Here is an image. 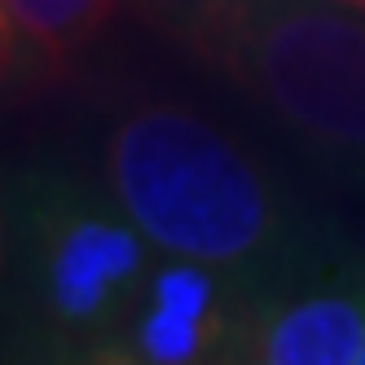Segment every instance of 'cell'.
<instances>
[{"mask_svg": "<svg viewBox=\"0 0 365 365\" xmlns=\"http://www.w3.org/2000/svg\"><path fill=\"white\" fill-rule=\"evenodd\" d=\"M176 31L295 145L365 172V14L334 0H176Z\"/></svg>", "mask_w": 365, "mask_h": 365, "instance_id": "obj_3", "label": "cell"}, {"mask_svg": "<svg viewBox=\"0 0 365 365\" xmlns=\"http://www.w3.org/2000/svg\"><path fill=\"white\" fill-rule=\"evenodd\" d=\"M361 176H365V172H361Z\"/></svg>", "mask_w": 365, "mask_h": 365, "instance_id": "obj_11", "label": "cell"}, {"mask_svg": "<svg viewBox=\"0 0 365 365\" xmlns=\"http://www.w3.org/2000/svg\"><path fill=\"white\" fill-rule=\"evenodd\" d=\"M247 286L185 255H154L145 286L110 339V365H216L238 361Z\"/></svg>", "mask_w": 365, "mask_h": 365, "instance_id": "obj_5", "label": "cell"}, {"mask_svg": "<svg viewBox=\"0 0 365 365\" xmlns=\"http://www.w3.org/2000/svg\"><path fill=\"white\" fill-rule=\"evenodd\" d=\"M154 255L106 180L53 159H31L9 176V282L0 312L31 352L101 361Z\"/></svg>", "mask_w": 365, "mask_h": 365, "instance_id": "obj_2", "label": "cell"}, {"mask_svg": "<svg viewBox=\"0 0 365 365\" xmlns=\"http://www.w3.org/2000/svg\"><path fill=\"white\" fill-rule=\"evenodd\" d=\"M334 5H344V9H356V14H365V0H334Z\"/></svg>", "mask_w": 365, "mask_h": 365, "instance_id": "obj_9", "label": "cell"}, {"mask_svg": "<svg viewBox=\"0 0 365 365\" xmlns=\"http://www.w3.org/2000/svg\"><path fill=\"white\" fill-rule=\"evenodd\" d=\"M101 180L154 251L202 259L247 291L334 247L238 137L176 101L110 119Z\"/></svg>", "mask_w": 365, "mask_h": 365, "instance_id": "obj_1", "label": "cell"}, {"mask_svg": "<svg viewBox=\"0 0 365 365\" xmlns=\"http://www.w3.org/2000/svg\"><path fill=\"white\" fill-rule=\"evenodd\" d=\"M27 58L62 66L97 40L119 0H5Z\"/></svg>", "mask_w": 365, "mask_h": 365, "instance_id": "obj_6", "label": "cell"}, {"mask_svg": "<svg viewBox=\"0 0 365 365\" xmlns=\"http://www.w3.org/2000/svg\"><path fill=\"white\" fill-rule=\"evenodd\" d=\"M22 58H27V44H22V36H18V27H14L9 5L0 0V88L9 84V75L18 71Z\"/></svg>", "mask_w": 365, "mask_h": 365, "instance_id": "obj_7", "label": "cell"}, {"mask_svg": "<svg viewBox=\"0 0 365 365\" xmlns=\"http://www.w3.org/2000/svg\"><path fill=\"white\" fill-rule=\"evenodd\" d=\"M9 282V180H0V304Z\"/></svg>", "mask_w": 365, "mask_h": 365, "instance_id": "obj_8", "label": "cell"}, {"mask_svg": "<svg viewBox=\"0 0 365 365\" xmlns=\"http://www.w3.org/2000/svg\"><path fill=\"white\" fill-rule=\"evenodd\" d=\"M365 255L326 247L308 264L247 291L238 361L251 365H361Z\"/></svg>", "mask_w": 365, "mask_h": 365, "instance_id": "obj_4", "label": "cell"}, {"mask_svg": "<svg viewBox=\"0 0 365 365\" xmlns=\"http://www.w3.org/2000/svg\"><path fill=\"white\" fill-rule=\"evenodd\" d=\"M361 365H365V348H361Z\"/></svg>", "mask_w": 365, "mask_h": 365, "instance_id": "obj_10", "label": "cell"}]
</instances>
